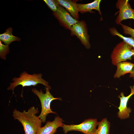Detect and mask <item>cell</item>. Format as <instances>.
I'll return each instance as SVG.
<instances>
[{"instance_id": "1", "label": "cell", "mask_w": 134, "mask_h": 134, "mask_svg": "<svg viewBox=\"0 0 134 134\" xmlns=\"http://www.w3.org/2000/svg\"><path fill=\"white\" fill-rule=\"evenodd\" d=\"M38 112L37 108L32 106L27 111L24 110L20 112L15 109L13 112L12 116L15 120H17L21 124L25 134H36L42 123L41 119L36 115Z\"/></svg>"}, {"instance_id": "2", "label": "cell", "mask_w": 134, "mask_h": 134, "mask_svg": "<svg viewBox=\"0 0 134 134\" xmlns=\"http://www.w3.org/2000/svg\"><path fill=\"white\" fill-rule=\"evenodd\" d=\"M42 74L40 73L30 74L24 71L20 75L19 77H14L13 78L12 81L13 82L10 83L7 89L12 90L14 93L15 88L18 85H21L23 87L32 86H34L40 84L50 89L51 87L48 85V82L42 78Z\"/></svg>"}, {"instance_id": "3", "label": "cell", "mask_w": 134, "mask_h": 134, "mask_svg": "<svg viewBox=\"0 0 134 134\" xmlns=\"http://www.w3.org/2000/svg\"><path fill=\"white\" fill-rule=\"evenodd\" d=\"M46 93H44L41 90L39 91L36 88H33L32 92L35 94L39 99L40 102L41 110V112L38 116L41 119L42 123H45L47 115L50 113L56 114V113L53 111L50 108V104L52 101L55 100H62L60 98H54L51 94L50 89L45 87Z\"/></svg>"}, {"instance_id": "4", "label": "cell", "mask_w": 134, "mask_h": 134, "mask_svg": "<svg viewBox=\"0 0 134 134\" xmlns=\"http://www.w3.org/2000/svg\"><path fill=\"white\" fill-rule=\"evenodd\" d=\"M134 56V49L123 41L118 43L114 47L111 54L112 64L116 66L118 63L132 60Z\"/></svg>"}, {"instance_id": "5", "label": "cell", "mask_w": 134, "mask_h": 134, "mask_svg": "<svg viewBox=\"0 0 134 134\" xmlns=\"http://www.w3.org/2000/svg\"><path fill=\"white\" fill-rule=\"evenodd\" d=\"M98 123L96 119H86L78 125L64 124L62 127L65 134L71 131H80L84 134H95Z\"/></svg>"}, {"instance_id": "6", "label": "cell", "mask_w": 134, "mask_h": 134, "mask_svg": "<svg viewBox=\"0 0 134 134\" xmlns=\"http://www.w3.org/2000/svg\"><path fill=\"white\" fill-rule=\"evenodd\" d=\"M119 10V13L115 20L116 24L120 25L123 20L128 19L134 20V11L128 0H118L116 4Z\"/></svg>"}, {"instance_id": "7", "label": "cell", "mask_w": 134, "mask_h": 134, "mask_svg": "<svg viewBox=\"0 0 134 134\" xmlns=\"http://www.w3.org/2000/svg\"><path fill=\"white\" fill-rule=\"evenodd\" d=\"M70 29L73 34L79 38L87 49H89L90 48L89 36L88 34L86 25L84 22L78 21L72 25Z\"/></svg>"}, {"instance_id": "8", "label": "cell", "mask_w": 134, "mask_h": 134, "mask_svg": "<svg viewBox=\"0 0 134 134\" xmlns=\"http://www.w3.org/2000/svg\"><path fill=\"white\" fill-rule=\"evenodd\" d=\"M131 92L129 95L127 96L124 95L123 92L121 93L118 97L120 100V103L118 107L119 111L118 113V117L120 119H125L129 118L130 113L132 111L130 108H128V102L130 98L134 95V86H130Z\"/></svg>"}, {"instance_id": "9", "label": "cell", "mask_w": 134, "mask_h": 134, "mask_svg": "<svg viewBox=\"0 0 134 134\" xmlns=\"http://www.w3.org/2000/svg\"><path fill=\"white\" fill-rule=\"evenodd\" d=\"M63 120L59 116L55 117L52 121H47L45 125L38 130L36 134H54L57 132V128L63 126Z\"/></svg>"}, {"instance_id": "10", "label": "cell", "mask_w": 134, "mask_h": 134, "mask_svg": "<svg viewBox=\"0 0 134 134\" xmlns=\"http://www.w3.org/2000/svg\"><path fill=\"white\" fill-rule=\"evenodd\" d=\"M55 14L59 21L65 26L70 29L73 25L78 21L72 17L63 7L60 5Z\"/></svg>"}, {"instance_id": "11", "label": "cell", "mask_w": 134, "mask_h": 134, "mask_svg": "<svg viewBox=\"0 0 134 134\" xmlns=\"http://www.w3.org/2000/svg\"><path fill=\"white\" fill-rule=\"evenodd\" d=\"M116 66V70L113 77L115 78H119L126 74L130 73L134 67V64L125 61L119 63Z\"/></svg>"}, {"instance_id": "12", "label": "cell", "mask_w": 134, "mask_h": 134, "mask_svg": "<svg viewBox=\"0 0 134 134\" xmlns=\"http://www.w3.org/2000/svg\"><path fill=\"white\" fill-rule=\"evenodd\" d=\"M58 4L65 8L74 19L79 18L78 11L76 1L70 0H57Z\"/></svg>"}, {"instance_id": "13", "label": "cell", "mask_w": 134, "mask_h": 134, "mask_svg": "<svg viewBox=\"0 0 134 134\" xmlns=\"http://www.w3.org/2000/svg\"><path fill=\"white\" fill-rule=\"evenodd\" d=\"M101 1V0H95L92 2L86 4H77L78 11L81 13L89 12L92 13H93L92 10L95 9L97 10L101 15L100 8Z\"/></svg>"}, {"instance_id": "14", "label": "cell", "mask_w": 134, "mask_h": 134, "mask_svg": "<svg viewBox=\"0 0 134 134\" xmlns=\"http://www.w3.org/2000/svg\"><path fill=\"white\" fill-rule=\"evenodd\" d=\"M12 30L11 27L7 29L4 33L0 34V40L5 44L9 45L11 43L15 41H20L21 39L12 35Z\"/></svg>"}, {"instance_id": "15", "label": "cell", "mask_w": 134, "mask_h": 134, "mask_svg": "<svg viewBox=\"0 0 134 134\" xmlns=\"http://www.w3.org/2000/svg\"><path fill=\"white\" fill-rule=\"evenodd\" d=\"M110 123L106 118H104L98 123V127L95 134H109Z\"/></svg>"}, {"instance_id": "16", "label": "cell", "mask_w": 134, "mask_h": 134, "mask_svg": "<svg viewBox=\"0 0 134 134\" xmlns=\"http://www.w3.org/2000/svg\"><path fill=\"white\" fill-rule=\"evenodd\" d=\"M111 35L117 36L123 40V41L132 46L134 49V38L132 37H125L120 34L114 27L110 28L109 30Z\"/></svg>"}, {"instance_id": "17", "label": "cell", "mask_w": 134, "mask_h": 134, "mask_svg": "<svg viewBox=\"0 0 134 134\" xmlns=\"http://www.w3.org/2000/svg\"><path fill=\"white\" fill-rule=\"evenodd\" d=\"M9 45L4 44L0 40V57L2 59H6V55L9 52Z\"/></svg>"}, {"instance_id": "18", "label": "cell", "mask_w": 134, "mask_h": 134, "mask_svg": "<svg viewBox=\"0 0 134 134\" xmlns=\"http://www.w3.org/2000/svg\"><path fill=\"white\" fill-rule=\"evenodd\" d=\"M49 8L54 12L57 10L60 5L57 0H44Z\"/></svg>"}, {"instance_id": "19", "label": "cell", "mask_w": 134, "mask_h": 134, "mask_svg": "<svg viewBox=\"0 0 134 134\" xmlns=\"http://www.w3.org/2000/svg\"><path fill=\"white\" fill-rule=\"evenodd\" d=\"M120 25L122 27L124 34L129 35L134 38V29L122 23Z\"/></svg>"}, {"instance_id": "20", "label": "cell", "mask_w": 134, "mask_h": 134, "mask_svg": "<svg viewBox=\"0 0 134 134\" xmlns=\"http://www.w3.org/2000/svg\"><path fill=\"white\" fill-rule=\"evenodd\" d=\"M129 77L134 79V67L131 72L130 73Z\"/></svg>"}, {"instance_id": "21", "label": "cell", "mask_w": 134, "mask_h": 134, "mask_svg": "<svg viewBox=\"0 0 134 134\" xmlns=\"http://www.w3.org/2000/svg\"><path fill=\"white\" fill-rule=\"evenodd\" d=\"M133 59H134V56L133 57Z\"/></svg>"}, {"instance_id": "22", "label": "cell", "mask_w": 134, "mask_h": 134, "mask_svg": "<svg viewBox=\"0 0 134 134\" xmlns=\"http://www.w3.org/2000/svg\"><path fill=\"white\" fill-rule=\"evenodd\" d=\"M133 9V10H134V9Z\"/></svg>"}]
</instances>
